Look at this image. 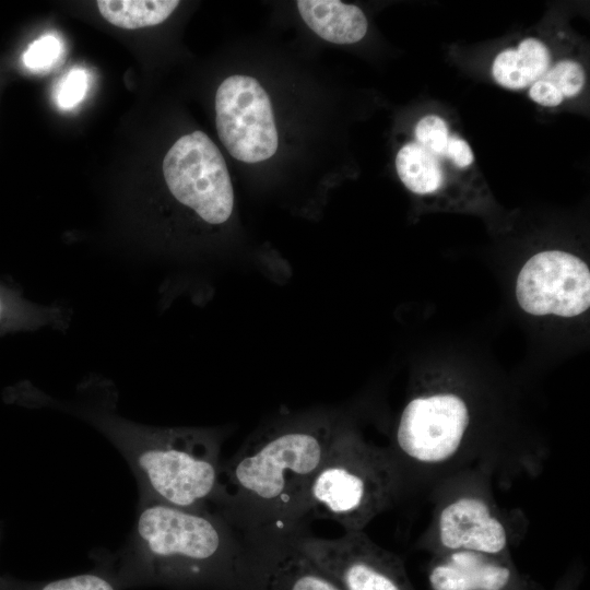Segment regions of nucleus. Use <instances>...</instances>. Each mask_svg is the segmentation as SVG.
I'll return each mask as SVG.
<instances>
[{
    "mask_svg": "<svg viewBox=\"0 0 590 590\" xmlns=\"http://www.w3.org/2000/svg\"><path fill=\"white\" fill-rule=\"evenodd\" d=\"M346 425L314 411L258 429L222 463L216 511L243 534L305 532L311 482Z\"/></svg>",
    "mask_w": 590,
    "mask_h": 590,
    "instance_id": "obj_1",
    "label": "nucleus"
},
{
    "mask_svg": "<svg viewBox=\"0 0 590 590\" xmlns=\"http://www.w3.org/2000/svg\"><path fill=\"white\" fill-rule=\"evenodd\" d=\"M244 542L217 511L138 502L127 541L116 552L94 550L95 568L120 590L238 588Z\"/></svg>",
    "mask_w": 590,
    "mask_h": 590,
    "instance_id": "obj_2",
    "label": "nucleus"
},
{
    "mask_svg": "<svg viewBox=\"0 0 590 590\" xmlns=\"http://www.w3.org/2000/svg\"><path fill=\"white\" fill-rule=\"evenodd\" d=\"M75 413L120 452L135 476L138 502L216 511L223 434L205 427H158L126 420L101 403Z\"/></svg>",
    "mask_w": 590,
    "mask_h": 590,
    "instance_id": "obj_3",
    "label": "nucleus"
},
{
    "mask_svg": "<svg viewBox=\"0 0 590 590\" xmlns=\"http://www.w3.org/2000/svg\"><path fill=\"white\" fill-rule=\"evenodd\" d=\"M410 483L389 448L371 445L346 425L314 477L307 518L329 519L362 531L392 508Z\"/></svg>",
    "mask_w": 590,
    "mask_h": 590,
    "instance_id": "obj_4",
    "label": "nucleus"
},
{
    "mask_svg": "<svg viewBox=\"0 0 590 590\" xmlns=\"http://www.w3.org/2000/svg\"><path fill=\"white\" fill-rule=\"evenodd\" d=\"M491 471L459 472L435 484L434 508L417 548L433 555L456 551L511 557L523 531L515 514L503 510L489 486Z\"/></svg>",
    "mask_w": 590,
    "mask_h": 590,
    "instance_id": "obj_5",
    "label": "nucleus"
},
{
    "mask_svg": "<svg viewBox=\"0 0 590 590\" xmlns=\"http://www.w3.org/2000/svg\"><path fill=\"white\" fill-rule=\"evenodd\" d=\"M394 166L403 186L421 198L484 184L472 146L437 113L417 118L411 139L396 154Z\"/></svg>",
    "mask_w": 590,
    "mask_h": 590,
    "instance_id": "obj_6",
    "label": "nucleus"
},
{
    "mask_svg": "<svg viewBox=\"0 0 590 590\" xmlns=\"http://www.w3.org/2000/svg\"><path fill=\"white\" fill-rule=\"evenodd\" d=\"M163 175L168 190L203 222L220 225L234 209V191L224 157L202 131L179 138L166 153Z\"/></svg>",
    "mask_w": 590,
    "mask_h": 590,
    "instance_id": "obj_7",
    "label": "nucleus"
},
{
    "mask_svg": "<svg viewBox=\"0 0 590 590\" xmlns=\"http://www.w3.org/2000/svg\"><path fill=\"white\" fill-rule=\"evenodd\" d=\"M300 551L343 590H414L402 559L365 532L344 531L334 539L294 534Z\"/></svg>",
    "mask_w": 590,
    "mask_h": 590,
    "instance_id": "obj_8",
    "label": "nucleus"
},
{
    "mask_svg": "<svg viewBox=\"0 0 590 590\" xmlns=\"http://www.w3.org/2000/svg\"><path fill=\"white\" fill-rule=\"evenodd\" d=\"M215 123L220 140L229 154L245 163L270 158L279 138L270 97L248 75H231L215 94Z\"/></svg>",
    "mask_w": 590,
    "mask_h": 590,
    "instance_id": "obj_9",
    "label": "nucleus"
},
{
    "mask_svg": "<svg viewBox=\"0 0 590 590\" xmlns=\"http://www.w3.org/2000/svg\"><path fill=\"white\" fill-rule=\"evenodd\" d=\"M516 298L533 316L576 317L590 307V270L570 252L540 251L521 268Z\"/></svg>",
    "mask_w": 590,
    "mask_h": 590,
    "instance_id": "obj_10",
    "label": "nucleus"
},
{
    "mask_svg": "<svg viewBox=\"0 0 590 590\" xmlns=\"http://www.w3.org/2000/svg\"><path fill=\"white\" fill-rule=\"evenodd\" d=\"M241 534V533H240ZM241 590H343L306 556L294 534H241Z\"/></svg>",
    "mask_w": 590,
    "mask_h": 590,
    "instance_id": "obj_11",
    "label": "nucleus"
},
{
    "mask_svg": "<svg viewBox=\"0 0 590 590\" xmlns=\"http://www.w3.org/2000/svg\"><path fill=\"white\" fill-rule=\"evenodd\" d=\"M427 578L430 590H541L511 557L469 551L433 555Z\"/></svg>",
    "mask_w": 590,
    "mask_h": 590,
    "instance_id": "obj_12",
    "label": "nucleus"
},
{
    "mask_svg": "<svg viewBox=\"0 0 590 590\" xmlns=\"http://www.w3.org/2000/svg\"><path fill=\"white\" fill-rule=\"evenodd\" d=\"M567 50L542 35L526 36L495 55L491 75L497 85L506 90L527 92L551 73Z\"/></svg>",
    "mask_w": 590,
    "mask_h": 590,
    "instance_id": "obj_13",
    "label": "nucleus"
},
{
    "mask_svg": "<svg viewBox=\"0 0 590 590\" xmlns=\"http://www.w3.org/2000/svg\"><path fill=\"white\" fill-rule=\"evenodd\" d=\"M296 4L308 27L327 42L354 44L367 33L365 13L355 4L338 0H298Z\"/></svg>",
    "mask_w": 590,
    "mask_h": 590,
    "instance_id": "obj_14",
    "label": "nucleus"
},
{
    "mask_svg": "<svg viewBox=\"0 0 590 590\" xmlns=\"http://www.w3.org/2000/svg\"><path fill=\"white\" fill-rule=\"evenodd\" d=\"M587 84L583 62L568 50L556 61L551 73L527 90L528 97L542 108H558L577 98Z\"/></svg>",
    "mask_w": 590,
    "mask_h": 590,
    "instance_id": "obj_15",
    "label": "nucleus"
},
{
    "mask_svg": "<svg viewBox=\"0 0 590 590\" xmlns=\"http://www.w3.org/2000/svg\"><path fill=\"white\" fill-rule=\"evenodd\" d=\"M101 15L110 24L135 30L164 22L178 7L177 0H99Z\"/></svg>",
    "mask_w": 590,
    "mask_h": 590,
    "instance_id": "obj_16",
    "label": "nucleus"
},
{
    "mask_svg": "<svg viewBox=\"0 0 590 590\" xmlns=\"http://www.w3.org/2000/svg\"><path fill=\"white\" fill-rule=\"evenodd\" d=\"M59 310L38 306L0 283V335L58 322Z\"/></svg>",
    "mask_w": 590,
    "mask_h": 590,
    "instance_id": "obj_17",
    "label": "nucleus"
},
{
    "mask_svg": "<svg viewBox=\"0 0 590 590\" xmlns=\"http://www.w3.org/2000/svg\"><path fill=\"white\" fill-rule=\"evenodd\" d=\"M0 590H120L102 570H93L49 581H26L0 575Z\"/></svg>",
    "mask_w": 590,
    "mask_h": 590,
    "instance_id": "obj_18",
    "label": "nucleus"
},
{
    "mask_svg": "<svg viewBox=\"0 0 590 590\" xmlns=\"http://www.w3.org/2000/svg\"><path fill=\"white\" fill-rule=\"evenodd\" d=\"M62 43L54 34H45L35 39L22 55L23 64L35 72L52 68L62 54Z\"/></svg>",
    "mask_w": 590,
    "mask_h": 590,
    "instance_id": "obj_19",
    "label": "nucleus"
},
{
    "mask_svg": "<svg viewBox=\"0 0 590 590\" xmlns=\"http://www.w3.org/2000/svg\"><path fill=\"white\" fill-rule=\"evenodd\" d=\"M88 87V75L83 68H72L58 82L55 98L62 109L75 107L84 98Z\"/></svg>",
    "mask_w": 590,
    "mask_h": 590,
    "instance_id": "obj_20",
    "label": "nucleus"
},
{
    "mask_svg": "<svg viewBox=\"0 0 590 590\" xmlns=\"http://www.w3.org/2000/svg\"><path fill=\"white\" fill-rule=\"evenodd\" d=\"M577 578H578V575L576 574L566 576L565 578L560 580V582L555 587L554 590H576Z\"/></svg>",
    "mask_w": 590,
    "mask_h": 590,
    "instance_id": "obj_21",
    "label": "nucleus"
}]
</instances>
